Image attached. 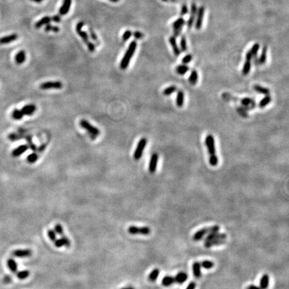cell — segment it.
Segmentation results:
<instances>
[{
    "instance_id": "obj_50",
    "label": "cell",
    "mask_w": 289,
    "mask_h": 289,
    "mask_svg": "<svg viewBox=\"0 0 289 289\" xmlns=\"http://www.w3.org/2000/svg\"><path fill=\"white\" fill-rule=\"evenodd\" d=\"M132 35V32L131 30H126L125 33L123 34L122 39L124 41V42H126L128 39L131 38V36Z\"/></svg>"
},
{
    "instance_id": "obj_30",
    "label": "cell",
    "mask_w": 289,
    "mask_h": 289,
    "mask_svg": "<svg viewBox=\"0 0 289 289\" xmlns=\"http://www.w3.org/2000/svg\"><path fill=\"white\" fill-rule=\"evenodd\" d=\"M198 80V72L194 70L191 72V74L189 77V82L192 85H195Z\"/></svg>"
},
{
    "instance_id": "obj_43",
    "label": "cell",
    "mask_w": 289,
    "mask_h": 289,
    "mask_svg": "<svg viewBox=\"0 0 289 289\" xmlns=\"http://www.w3.org/2000/svg\"><path fill=\"white\" fill-rule=\"evenodd\" d=\"M188 49L186 39L184 35H182L180 40V50L182 52H185Z\"/></svg>"
},
{
    "instance_id": "obj_41",
    "label": "cell",
    "mask_w": 289,
    "mask_h": 289,
    "mask_svg": "<svg viewBox=\"0 0 289 289\" xmlns=\"http://www.w3.org/2000/svg\"><path fill=\"white\" fill-rule=\"evenodd\" d=\"M241 103H242V105H243L244 107L248 106H250L251 105L253 106H254V104H255L254 101H253L252 99H250V98H244V99H242L241 100Z\"/></svg>"
},
{
    "instance_id": "obj_57",
    "label": "cell",
    "mask_w": 289,
    "mask_h": 289,
    "mask_svg": "<svg viewBox=\"0 0 289 289\" xmlns=\"http://www.w3.org/2000/svg\"><path fill=\"white\" fill-rule=\"evenodd\" d=\"M196 284L195 282H191L185 289H195Z\"/></svg>"
},
{
    "instance_id": "obj_4",
    "label": "cell",
    "mask_w": 289,
    "mask_h": 289,
    "mask_svg": "<svg viewBox=\"0 0 289 289\" xmlns=\"http://www.w3.org/2000/svg\"><path fill=\"white\" fill-rule=\"evenodd\" d=\"M220 229V227L218 225H214L212 226L208 227V228H204L198 230L193 236V240L194 241H199L202 240L204 237L206 235L213 232H218Z\"/></svg>"
},
{
    "instance_id": "obj_24",
    "label": "cell",
    "mask_w": 289,
    "mask_h": 289,
    "mask_svg": "<svg viewBox=\"0 0 289 289\" xmlns=\"http://www.w3.org/2000/svg\"><path fill=\"white\" fill-rule=\"evenodd\" d=\"M270 277L267 274L263 275L260 281V287L261 289H267L269 286Z\"/></svg>"
},
{
    "instance_id": "obj_63",
    "label": "cell",
    "mask_w": 289,
    "mask_h": 289,
    "mask_svg": "<svg viewBox=\"0 0 289 289\" xmlns=\"http://www.w3.org/2000/svg\"><path fill=\"white\" fill-rule=\"evenodd\" d=\"M121 289H135L133 287H131V286H128V287H125V288H123Z\"/></svg>"
},
{
    "instance_id": "obj_17",
    "label": "cell",
    "mask_w": 289,
    "mask_h": 289,
    "mask_svg": "<svg viewBox=\"0 0 289 289\" xmlns=\"http://www.w3.org/2000/svg\"><path fill=\"white\" fill-rule=\"evenodd\" d=\"M35 111H36V106L35 105H33V104L25 105L22 107V108L21 109V111L22 112L23 115H27V116L32 115Z\"/></svg>"
},
{
    "instance_id": "obj_38",
    "label": "cell",
    "mask_w": 289,
    "mask_h": 289,
    "mask_svg": "<svg viewBox=\"0 0 289 289\" xmlns=\"http://www.w3.org/2000/svg\"><path fill=\"white\" fill-rule=\"evenodd\" d=\"M251 69V63L250 60H246L243 66V68H242V74L244 75H248Z\"/></svg>"
},
{
    "instance_id": "obj_36",
    "label": "cell",
    "mask_w": 289,
    "mask_h": 289,
    "mask_svg": "<svg viewBox=\"0 0 289 289\" xmlns=\"http://www.w3.org/2000/svg\"><path fill=\"white\" fill-rule=\"evenodd\" d=\"M16 276L19 280H25L30 276V271L24 270L16 272Z\"/></svg>"
},
{
    "instance_id": "obj_15",
    "label": "cell",
    "mask_w": 289,
    "mask_h": 289,
    "mask_svg": "<svg viewBox=\"0 0 289 289\" xmlns=\"http://www.w3.org/2000/svg\"><path fill=\"white\" fill-rule=\"evenodd\" d=\"M18 39V35L16 34H12L10 35H8L6 36H3V37L0 38V44L1 45L8 44L12 42H14V41L17 40Z\"/></svg>"
},
{
    "instance_id": "obj_31",
    "label": "cell",
    "mask_w": 289,
    "mask_h": 289,
    "mask_svg": "<svg viewBox=\"0 0 289 289\" xmlns=\"http://www.w3.org/2000/svg\"><path fill=\"white\" fill-rule=\"evenodd\" d=\"M161 282H162V285L164 286H171L175 282L174 277H173L172 276H164L163 278L162 279Z\"/></svg>"
},
{
    "instance_id": "obj_34",
    "label": "cell",
    "mask_w": 289,
    "mask_h": 289,
    "mask_svg": "<svg viewBox=\"0 0 289 289\" xmlns=\"http://www.w3.org/2000/svg\"><path fill=\"white\" fill-rule=\"evenodd\" d=\"M272 101V98L270 95H266L262 99L260 100L259 102V106L260 108H264L268 104H270Z\"/></svg>"
},
{
    "instance_id": "obj_1",
    "label": "cell",
    "mask_w": 289,
    "mask_h": 289,
    "mask_svg": "<svg viewBox=\"0 0 289 289\" xmlns=\"http://www.w3.org/2000/svg\"><path fill=\"white\" fill-rule=\"evenodd\" d=\"M205 146L207 147L208 151L210 154V163L211 166H216L218 163V159L215 154V140L213 135H208L205 140Z\"/></svg>"
},
{
    "instance_id": "obj_62",
    "label": "cell",
    "mask_w": 289,
    "mask_h": 289,
    "mask_svg": "<svg viewBox=\"0 0 289 289\" xmlns=\"http://www.w3.org/2000/svg\"><path fill=\"white\" fill-rule=\"evenodd\" d=\"M110 2H112V3H117L120 1V0H109Z\"/></svg>"
},
{
    "instance_id": "obj_6",
    "label": "cell",
    "mask_w": 289,
    "mask_h": 289,
    "mask_svg": "<svg viewBox=\"0 0 289 289\" xmlns=\"http://www.w3.org/2000/svg\"><path fill=\"white\" fill-rule=\"evenodd\" d=\"M80 125L89 132L90 135L95 137H97L100 135V131L97 127H95L86 120L82 119L80 121Z\"/></svg>"
},
{
    "instance_id": "obj_35",
    "label": "cell",
    "mask_w": 289,
    "mask_h": 289,
    "mask_svg": "<svg viewBox=\"0 0 289 289\" xmlns=\"http://www.w3.org/2000/svg\"><path fill=\"white\" fill-rule=\"evenodd\" d=\"M266 58H267V48L266 47V46H264L262 50L261 54L258 61H259V63L260 64H264L266 61Z\"/></svg>"
},
{
    "instance_id": "obj_56",
    "label": "cell",
    "mask_w": 289,
    "mask_h": 289,
    "mask_svg": "<svg viewBox=\"0 0 289 289\" xmlns=\"http://www.w3.org/2000/svg\"><path fill=\"white\" fill-rule=\"evenodd\" d=\"M52 20H53L56 23H59L61 21V18L59 15H55L52 17Z\"/></svg>"
},
{
    "instance_id": "obj_27",
    "label": "cell",
    "mask_w": 289,
    "mask_h": 289,
    "mask_svg": "<svg viewBox=\"0 0 289 289\" xmlns=\"http://www.w3.org/2000/svg\"><path fill=\"white\" fill-rule=\"evenodd\" d=\"M52 21V18L49 16H45L42 18V19H40L39 21H38L35 24V28H40L41 27H42L44 25H47L50 24Z\"/></svg>"
},
{
    "instance_id": "obj_2",
    "label": "cell",
    "mask_w": 289,
    "mask_h": 289,
    "mask_svg": "<svg viewBox=\"0 0 289 289\" xmlns=\"http://www.w3.org/2000/svg\"><path fill=\"white\" fill-rule=\"evenodd\" d=\"M137 46V44L136 41H132L130 45L128 46V48L126 51L125 56H123V58L121 62L120 66H121V69L125 70L127 68L128 66L129 65L130 61L136 50Z\"/></svg>"
},
{
    "instance_id": "obj_45",
    "label": "cell",
    "mask_w": 289,
    "mask_h": 289,
    "mask_svg": "<svg viewBox=\"0 0 289 289\" xmlns=\"http://www.w3.org/2000/svg\"><path fill=\"white\" fill-rule=\"evenodd\" d=\"M89 32H90V38L91 39L95 41V42H97V44L98 45H99L100 44V42H99V39H98V37H97V35L95 34V31L92 30V28H89Z\"/></svg>"
},
{
    "instance_id": "obj_49",
    "label": "cell",
    "mask_w": 289,
    "mask_h": 289,
    "mask_svg": "<svg viewBox=\"0 0 289 289\" xmlns=\"http://www.w3.org/2000/svg\"><path fill=\"white\" fill-rule=\"evenodd\" d=\"M192 59H193L192 55L187 54L186 56H185L183 58V59L182 60V63L183 64H187L189 63L192 60Z\"/></svg>"
},
{
    "instance_id": "obj_7",
    "label": "cell",
    "mask_w": 289,
    "mask_h": 289,
    "mask_svg": "<svg viewBox=\"0 0 289 289\" xmlns=\"http://www.w3.org/2000/svg\"><path fill=\"white\" fill-rule=\"evenodd\" d=\"M147 143V140L146 138H142L141 140L139 141L135 151V152H134V155H133V157L135 160H139L141 158L143 151H144V149L146 147Z\"/></svg>"
},
{
    "instance_id": "obj_11",
    "label": "cell",
    "mask_w": 289,
    "mask_h": 289,
    "mask_svg": "<svg viewBox=\"0 0 289 289\" xmlns=\"http://www.w3.org/2000/svg\"><path fill=\"white\" fill-rule=\"evenodd\" d=\"M159 160V155L157 153H153L150 159L149 164V171L150 173H153L156 172Z\"/></svg>"
},
{
    "instance_id": "obj_21",
    "label": "cell",
    "mask_w": 289,
    "mask_h": 289,
    "mask_svg": "<svg viewBox=\"0 0 289 289\" xmlns=\"http://www.w3.org/2000/svg\"><path fill=\"white\" fill-rule=\"evenodd\" d=\"M188 275L186 273L184 272H179L174 277L175 282H177V284H179V285H182V284L184 283L188 280Z\"/></svg>"
},
{
    "instance_id": "obj_53",
    "label": "cell",
    "mask_w": 289,
    "mask_h": 289,
    "mask_svg": "<svg viewBox=\"0 0 289 289\" xmlns=\"http://www.w3.org/2000/svg\"><path fill=\"white\" fill-rule=\"evenodd\" d=\"M8 138L10 141H18L19 139V135H18V134H15V133H12V134H9V136H8Z\"/></svg>"
},
{
    "instance_id": "obj_25",
    "label": "cell",
    "mask_w": 289,
    "mask_h": 289,
    "mask_svg": "<svg viewBox=\"0 0 289 289\" xmlns=\"http://www.w3.org/2000/svg\"><path fill=\"white\" fill-rule=\"evenodd\" d=\"M201 265L200 263L198 262H194L192 264V270L194 276L196 278H199L202 275V272H201Z\"/></svg>"
},
{
    "instance_id": "obj_54",
    "label": "cell",
    "mask_w": 289,
    "mask_h": 289,
    "mask_svg": "<svg viewBox=\"0 0 289 289\" xmlns=\"http://www.w3.org/2000/svg\"><path fill=\"white\" fill-rule=\"evenodd\" d=\"M54 243L55 246L57 247V248H61V247H63L64 246V242H63V240L62 238L56 239L54 242Z\"/></svg>"
},
{
    "instance_id": "obj_26",
    "label": "cell",
    "mask_w": 289,
    "mask_h": 289,
    "mask_svg": "<svg viewBox=\"0 0 289 289\" xmlns=\"http://www.w3.org/2000/svg\"><path fill=\"white\" fill-rule=\"evenodd\" d=\"M253 89L254 90L257 92L258 93H260L261 95H269L270 94V90L267 89L266 87L262 86L259 85H254V86H253Z\"/></svg>"
},
{
    "instance_id": "obj_46",
    "label": "cell",
    "mask_w": 289,
    "mask_h": 289,
    "mask_svg": "<svg viewBox=\"0 0 289 289\" xmlns=\"http://www.w3.org/2000/svg\"><path fill=\"white\" fill-rule=\"evenodd\" d=\"M47 234H48V238L52 242H54L56 240V233L54 230H52V229L48 230Z\"/></svg>"
},
{
    "instance_id": "obj_13",
    "label": "cell",
    "mask_w": 289,
    "mask_h": 289,
    "mask_svg": "<svg viewBox=\"0 0 289 289\" xmlns=\"http://www.w3.org/2000/svg\"><path fill=\"white\" fill-rule=\"evenodd\" d=\"M190 16L189 18L188 21L187 25L188 27L189 28H191L193 26V24L195 22V19L196 18V14H197V6H196V4L195 3H193L192 4V6H191V10H190Z\"/></svg>"
},
{
    "instance_id": "obj_37",
    "label": "cell",
    "mask_w": 289,
    "mask_h": 289,
    "mask_svg": "<svg viewBox=\"0 0 289 289\" xmlns=\"http://www.w3.org/2000/svg\"><path fill=\"white\" fill-rule=\"evenodd\" d=\"M200 265H201V267H203L204 268H205V269L209 270V269H211V268L215 266V264H214V262H213L212 261L204 260L202 262H201Z\"/></svg>"
},
{
    "instance_id": "obj_9",
    "label": "cell",
    "mask_w": 289,
    "mask_h": 289,
    "mask_svg": "<svg viewBox=\"0 0 289 289\" xmlns=\"http://www.w3.org/2000/svg\"><path fill=\"white\" fill-rule=\"evenodd\" d=\"M185 24V21L183 18H179L177 19L173 23L172 27L173 29V34L175 38L178 37V36L180 35Z\"/></svg>"
},
{
    "instance_id": "obj_52",
    "label": "cell",
    "mask_w": 289,
    "mask_h": 289,
    "mask_svg": "<svg viewBox=\"0 0 289 289\" xmlns=\"http://www.w3.org/2000/svg\"><path fill=\"white\" fill-rule=\"evenodd\" d=\"M188 13V8L185 4H183L182 6V8H181V12H180V15L181 16H183V15H186Z\"/></svg>"
},
{
    "instance_id": "obj_3",
    "label": "cell",
    "mask_w": 289,
    "mask_h": 289,
    "mask_svg": "<svg viewBox=\"0 0 289 289\" xmlns=\"http://www.w3.org/2000/svg\"><path fill=\"white\" fill-rule=\"evenodd\" d=\"M83 25H84L83 22H79L76 25V31L77 34L80 36V38H82V40H83V42L85 43V44H86L89 50L91 52H93L95 51L96 46L93 43L90 42V41L89 40V35H88V34L82 30V28L83 27Z\"/></svg>"
},
{
    "instance_id": "obj_42",
    "label": "cell",
    "mask_w": 289,
    "mask_h": 289,
    "mask_svg": "<svg viewBox=\"0 0 289 289\" xmlns=\"http://www.w3.org/2000/svg\"><path fill=\"white\" fill-rule=\"evenodd\" d=\"M44 30L46 32H53L55 33H57L60 31V28L58 26H55V25H52L48 24L46 25Z\"/></svg>"
},
{
    "instance_id": "obj_10",
    "label": "cell",
    "mask_w": 289,
    "mask_h": 289,
    "mask_svg": "<svg viewBox=\"0 0 289 289\" xmlns=\"http://www.w3.org/2000/svg\"><path fill=\"white\" fill-rule=\"evenodd\" d=\"M204 14L205 8L204 6H200L197 11V14H196V21L195 24V27L196 30H200L201 28H202Z\"/></svg>"
},
{
    "instance_id": "obj_32",
    "label": "cell",
    "mask_w": 289,
    "mask_h": 289,
    "mask_svg": "<svg viewBox=\"0 0 289 289\" xmlns=\"http://www.w3.org/2000/svg\"><path fill=\"white\" fill-rule=\"evenodd\" d=\"M189 68L186 66L185 64H182V65H179L176 67L175 68V71L177 74L179 75H184L187 73V72L189 71Z\"/></svg>"
},
{
    "instance_id": "obj_8",
    "label": "cell",
    "mask_w": 289,
    "mask_h": 289,
    "mask_svg": "<svg viewBox=\"0 0 289 289\" xmlns=\"http://www.w3.org/2000/svg\"><path fill=\"white\" fill-rule=\"evenodd\" d=\"M63 87V85L60 81H48L43 82L40 85V89L42 90L60 89Z\"/></svg>"
},
{
    "instance_id": "obj_23",
    "label": "cell",
    "mask_w": 289,
    "mask_h": 289,
    "mask_svg": "<svg viewBox=\"0 0 289 289\" xmlns=\"http://www.w3.org/2000/svg\"><path fill=\"white\" fill-rule=\"evenodd\" d=\"M225 243H226L225 240H212L205 241L204 246L205 248H210L213 247L214 246L221 245Z\"/></svg>"
},
{
    "instance_id": "obj_18",
    "label": "cell",
    "mask_w": 289,
    "mask_h": 289,
    "mask_svg": "<svg viewBox=\"0 0 289 289\" xmlns=\"http://www.w3.org/2000/svg\"><path fill=\"white\" fill-rule=\"evenodd\" d=\"M72 0H64L63 3L59 9V14L61 15H66L68 13L71 6Z\"/></svg>"
},
{
    "instance_id": "obj_22",
    "label": "cell",
    "mask_w": 289,
    "mask_h": 289,
    "mask_svg": "<svg viewBox=\"0 0 289 289\" xmlns=\"http://www.w3.org/2000/svg\"><path fill=\"white\" fill-rule=\"evenodd\" d=\"M26 60V54L24 50H20L15 56V62L18 64H22Z\"/></svg>"
},
{
    "instance_id": "obj_33",
    "label": "cell",
    "mask_w": 289,
    "mask_h": 289,
    "mask_svg": "<svg viewBox=\"0 0 289 289\" xmlns=\"http://www.w3.org/2000/svg\"><path fill=\"white\" fill-rule=\"evenodd\" d=\"M159 273H160L159 269H158V268H155V269H153L150 272V274L149 275V276H148L149 280L151 282L156 281L159 275Z\"/></svg>"
},
{
    "instance_id": "obj_47",
    "label": "cell",
    "mask_w": 289,
    "mask_h": 289,
    "mask_svg": "<svg viewBox=\"0 0 289 289\" xmlns=\"http://www.w3.org/2000/svg\"><path fill=\"white\" fill-rule=\"evenodd\" d=\"M54 230L55 231V232L56 234H59L60 236L64 235L63 228V226H61V224H57L55 225Z\"/></svg>"
},
{
    "instance_id": "obj_40",
    "label": "cell",
    "mask_w": 289,
    "mask_h": 289,
    "mask_svg": "<svg viewBox=\"0 0 289 289\" xmlns=\"http://www.w3.org/2000/svg\"><path fill=\"white\" fill-rule=\"evenodd\" d=\"M12 118L15 120H21L22 119V118L24 117V115L21 110L19 109H14L12 112Z\"/></svg>"
},
{
    "instance_id": "obj_61",
    "label": "cell",
    "mask_w": 289,
    "mask_h": 289,
    "mask_svg": "<svg viewBox=\"0 0 289 289\" xmlns=\"http://www.w3.org/2000/svg\"><path fill=\"white\" fill-rule=\"evenodd\" d=\"M31 1H32V2H35V3H41L43 1V0H31Z\"/></svg>"
},
{
    "instance_id": "obj_12",
    "label": "cell",
    "mask_w": 289,
    "mask_h": 289,
    "mask_svg": "<svg viewBox=\"0 0 289 289\" xmlns=\"http://www.w3.org/2000/svg\"><path fill=\"white\" fill-rule=\"evenodd\" d=\"M32 252L29 249H18L15 250L12 252V255L15 257L24 259V258H28L32 256Z\"/></svg>"
},
{
    "instance_id": "obj_48",
    "label": "cell",
    "mask_w": 289,
    "mask_h": 289,
    "mask_svg": "<svg viewBox=\"0 0 289 289\" xmlns=\"http://www.w3.org/2000/svg\"><path fill=\"white\" fill-rule=\"evenodd\" d=\"M25 139H26V141L28 143V145H29L30 148L33 151H35L36 149H37V147H36V146L35 145V144L32 142V137H31L30 136H27L26 137H25Z\"/></svg>"
},
{
    "instance_id": "obj_16",
    "label": "cell",
    "mask_w": 289,
    "mask_h": 289,
    "mask_svg": "<svg viewBox=\"0 0 289 289\" xmlns=\"http://www.w3.org/2000/svg\"><path fill=\"white\" fill-rule=\"evenodd\" d=\"M227 235L224 233H219L218 232H213V233L208 234L207 237L205 238V241L212 240H226Z\"/></svg>"
},
{
    "instance_id": "obj_19",
    "label": "cell",
    "mask_w": 289,
    "mask_h": 289,
    "mask_svg": "<svg viewBox=\"0 0 289 289\" xmlns=\"http://www.w3.org/2000/svg\"><path fill=\"white\" fill-rule=\"evenodd\" d=\"M28 144H22V145H20L17 148L14 149L13 151L12 152V156L14 157H19L26 151L28 150Z\"/></svg>"
},
{
    "instance_id": "obj_14",
    "label": "cell",
    "mask_w": 289,
    "mask_h": 289,
    "mask_svg": "<svg viewBox=\"0 0 289 289\" xmlns=\"http://www.w3.org/2000/svg\"><path fill=\"white\" fill-rule=\"evenodd\" d=\"M260 48V44L256 43L252 46V48L249 50L246 54V59L248 60H251L254 57H256L258 51Z\"/></svg>"
},
{
    "instance_id": "obj_44",
    "label": "cell",
    "mask_w": 289,
    "mask_h": 289,
    "mask_svg": "<svg viewBox=\"0 0 289 289\" xmlns=\"http://www.w3.org/2000/svg\"><path fill=\"white\" fill-rule=\"evenodd\" d=\"M27 161L30 163H34L35 162L37 161V160L38 159V155L35 153H32L30 154L26 158Z\"/></svg>"
},
{
    "instance_id": "obj_58",
    "label": "cell",
    "mask_w": 289,
    "mask_h": 289,
    "mask_svg": "<svg viewBox=\"0 0 289 289\" xmlns=\"http://www.w3.org/2000/svg\"><path fill=\"white\" fill-rule=\"evenodd\" d=\"M12 282V277L9 276H6L3 278V282L6 284H9Z\"/></svg>"
},
{
    "instance_id": "obj_59",
    "label": "cell",
    "mask_w": 289,
    "mask_h": 289,
    "mask_svg": "<svg viewBox=\"0 0 289 289\" xmlns=\"http://www.w3.org/2000/svg\"><path fill=\"white\" fill-rule=\"evenodd\" d=\"M246 289H261L260 286H257L256 285H249L246 288Z\"/></svg>"
},
{
    "instance_id": "obj_28",
    "label": "cell",
    "mask_w": 289,
    "mask_h": 289,
    "mask_svg": "<svg viewBox=\"0 0 289 289\" xmlns=\"http://www.w3.org/2000/svg\"><path fill=\"white\" fill-rule=\"evenodd\" d=\"M7 265L9 269L14 273L18 272V264L15 260L13 259H9L7 260Z\"/></svg>"
},
{
    "instance_id": "obj_39",
    "label": "cell",
    "mask_w": 289,
    "mask_h": 289,
    "mask_svg": "<svg viewBox=\"0 0 289 289\" xmlns=\"http://www.w3.org/2000/svg\"><path fill=\"white\" fill-rule=\"evenodd\" d=\"M177 87L175 86V85H172V86H170L167 88H166V89H165L163 92V94L165 95V96H169V95H172L173 93H174V92L177 90Z\"/></svg>"
},
{
    "instance_id": "obj_20",
    "label": "cell",
    "mask_w": 289,
    "mask_h": 289,
    "mask_svg": "<svg viewBox=\"0 0 289 289\" xmlns=\"http://www.w3.org/2000/svg\"><path fill=\"white\" fill-rule=\"evenodd\" d=\"M169 41L170 45L172 46L175 56H179L180 55V54H181V50H180V48L178 47V46H177L176 38H175V36H171V37H170L169 39Z\"/></svg>"
},
{
    "instance_id": "obj_29",
    "label": "cell",
    "mask_w": 289,
    "mask_h": 289,
    "mask_svg": "<svg viewBox=\"0 0 289 289\" xmlns=\"http://www.w3.org/2000/svg\"><path fill=\"white\" fill-rule=\"evenodd\" d=\"M184 93L182 90H179L177 93L176 105L178 107H182L184 104Z\"/></svg>"
},
{
    "instance_id": "obj_51",
    "label": "cell",
    "mask_w": 289,
    "mask_h": 289,
    "mask_svg": "<svg viewBox=\"0 0 289 289\" xmlns=\"http://www.w3.org/2000/svg\"><path fill=\"white\" fill-rule=\"evenodd\" d=\"M61 238L63 239V242H64V246H66L67 248H69L71 245V242H70V240L67 238V237H66L64 235H63V236H61Z\"/></svg>"
},
{
    "instance_id": "obj_5",
    "label": "cell",
    "mask_w": 289,
    "mask_h": 289,
    "mask_svg": "<svg viewBox=\"0 0 289 289\" xmlns=\"http://www.w3.org/2000/svg\"><path fill=\"white\" fill-rule=\"evenodd\" d=\"M128 232L132 235L141 234L147 236L150 234L151 229L147 226L144 227H137L135 226H131L128 228Z\"/></svg>"
},
{
    "instance_id": "obj_55",
    "label": "cell",
    "mask_w": 289,
    "mask_h": 289,
    "mask_svg": "<svg viewBox=\"0 0 289 289\" xmlns=\"http://www.w3.org/2000/svg\"><path fill=\"white\" fill-rule=\"evenodd\" d=\"M133 35L137 40L142 39L144 36V35L141 32H139V31H135V32L133 33Z\"/></svg>"
},
{
    "instance_id": "obj_60",
    "label": "cell",
    "mask_w": 289,
    "mask_h": 289,
    "mask_svg": "<svg viewBox=\"0 0 289 289\" xmlns=\"http://www.w3.org/2000/svg\"><path fill=\"white\" fill-rule=\"evenodd\" d=\"M162 1L165 2H177V0H162Z\"/></svg>"
}]
</instances>
